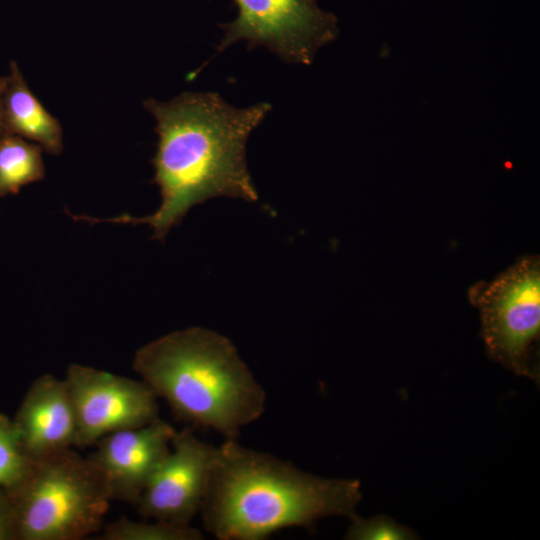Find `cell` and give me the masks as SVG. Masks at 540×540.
I'll return each mask as SVG.
<instances>
[{
    "label": "cell",
    "mask_w": 540,
    "mask_h": 540,
    "mask_svg": "<svg viewBox=\"0 0 540 540\" xmlns=\"http://www.w3.org/2000/svg\"><path fill=\"white\" fill-rule=\"evenodd\" d=\"M144 108L155 118L157 150L152 159L161 204L151 215L96 219L147 224L163 239L195 205L215 197L258 200L247 168L246 143L271 110L267 102L238 108L216 92H184Z\"/></svg>",
    "instance_id": "6da1fadb"
},
{
    "label": "cell",
    "mask_w": 540,
    "mask_h": 540,
    "mask_svg": "<svg viewBox=\"0 0 540 540\" xmlns=\"http://www.w3.org/2000/svg\"><path fill=\"white\" fill-rule=\"evenodd\" d=\"M361 499L359 480L319 477L226 438L216 447L199 513L219 540H263L329 516L352 519Z\"/></svg>",
    "instance_id": "7a4b0ae2"
},
{
    "label": "cell",
    "mask_w": 540,
    "mask_h": 540,
    "mask_svg": "<svg viewBox=\"0 0 540 540\" xmlns=\"http://www.w3.org/2000/svg\"><path fill=\"white\" fill-rule=\"evenodd\" d=\"M133 369L177 420L237 439L259 419L266 393L225 336L203 327L177 330L138 349Z\"/></svg>",
    "instance_id": "3957f363"
},
{
    "label": "cell",
    "mask_w": 540,
    "mask_h": 540,
    "mask_svg": "<svg viewBox=\"0 0 540 540\" xmlns=\"http://www.w3.org/2000/svg\"><path fill=\"white\" fill-rule=\"evenodd\" d=\"M17 540H79L101 529L112 500L95 465L71 448L33 460L7 493Z\"/></svg>",
    "instance_id": "277c9868"
},
{
    "label": "cell",
    "mask_w": 540,
    "mask_h": 540,
    "mask_svg": "<svg viewBox=\"0 0 540 540\" xmlns=\"http://www.w3.org/2000/svg\"><path fill=\"white\" fill-rule=\"evenodd\" d=\"M469 297L479 310L481 335L489 356L517 375L538 380V257H524L493 281L474 285Z\"/></svg>",
    "instance_id": "5b68a950"
},
{
    "label": "cell",
    "mask_w": 540,
    "mask_h": 540,
    "mask_svg": "<svg viewBox=\"0 0 540 540\" xmlns=\"http://www.w3.org/2000/svg\"><path fill=\"white\" fill-rule=\"evenodd\" d=\"M237 17L220 24L224 35L214 56L238 41L259 46L286 63L309 65L317 50L337 33L336 18L317 0H233Z\"/></svg>",
    "instance_id": "8992f818"
},
{
    "label": "cell",
    "mask_w": 540,
    "mask_h": 540,
    "mask_svg": "<svg viewBox=\"0 0 540 540\" xmlns=\"http://www.w3.org/2000/svg\"><path fill=\"white\" fill-rule=\"evenodd\" d=\"M64 381L74 408L78 448L159 417L158 397L142 380L75 363L68 366Z\"/></svg>",
    "instance_id": "52a82bcc"
},
{
    "label": "cell",
    "mask_w": 540,
    "mask_h": 540,
    "mask_svg": "<svg viewBox=\"0 0 540 540\" xmlns=\"http://www.w3.org/2000/svg\"><path fill=\"white\" fill-rule=\"evenodd\" d=\"M171 448L136 506L146 518L190 524L200 510L216 447L199 440L190 427H185L176 432Z\"/></svg>",
    "instance_id": "ba28073f"
},
{
    "label": "cell",
    "mask_w": 540,
    "mask_h": 540,
    "mask_svg": "<svg viewBox=\"0 0 540 540\" xmlns=\"http://www.w3.org/2000/svg\"><path fill=\"white\" fill-rule=\"evenodd\" d=\"M176 430L159 417L109 433L88 457L100 472L111 499L137 505L148 481L170 452Z\"/></svg>",
    "instance_id": "9c48e42d"
},
{
    "label": "cell",
    "mask_w": 540,
    "mask_h": 540,
    "mask_svg": "<svg viewBox=\"0 0 540 540\" xmlns=\"http://www.w3.org/2000/svg\"><path fill=\"white\" fill-rule=\"evenodd\" d=\"M33 460L75 446L76 418L64 379L43 374L27 390L13 419Z\"/></svg>",
    "instance_id": "30bf717a"
},
{
    "label": "cell",
    "mask_w": 540,
    "mask_h": 540,
    "mask_svg": "<svg viewBox=\"0 0 540 540\" xmlns=\"http://www.w3.org/2000/svg\"><path fill=\"white\" fill-rule=\"evenodd\" d=\"M2 121L5 134L20 136L59 155L63 150V131L32 93L16 62L11 61L2 96Z\"/></svg>",
    "instance_id": "8fae6325"
},
{
    "label": "cell",
    "mask_w": 540,
    "mask_h": 540,
    "mask_svg": "<svg viewBox=\"0 0 540 540\" xmlns=\"http://www.w3.org/2000/svg\"><path fill=\"white\" fill-rule=\"evenodd\" d=\"M43 148L12 134L0 138V197L17 194L45 176Z\"/></svg>",
    "instance_id": "7c38bea8"
},
{
    "label": "cell",
    "mask_w": 540,
    "mask_h": 540,
    "mask_svg": "<svg viewBox=\"0 0 540 540\" xmlns=\"http://www.w3.org/2000/svg\"><path fill=\"white\" fill-rule=\"evenodd\" d=\"M101 540H201L203 534L190 524L155 520L136 522L126 516L108 524L98 537Z\"/></svg>",
    "instance_id": "4fadbf2b"
},
{
    "label": "cell",
    "mask_w": 540,
    "mask_h": 540,
    "mask_svg": "<svg viewBox=\"0 0 540 540\" xmlns=\"http://www.w3.org/2000/svg\"><path fill=\"white\" fill-rule=\"evenodd\" d=\"M32 463L13 419L0 413V489L11 492L24 479Z\"/></svg>",
    "instance_id": "5bb4252c"
},
{
    "label": "cell",
    "mask_w": 540,
    "mask_h": 540,
    "mask_svg": "<svg viewBox=\"0 0 540 540\" xmlns=\"http://www.w3.org/2000/svg\"><path fill=\"white\" fill-rule=\"evenodd\" d=\"M418 538L413 530L386 515H377L368 519L355 515L345 534V539L348 540H413Z\"/></svg>",
    "instance_id": "9a60e30c"
},
{
    "label": "cell",
    "mask_w": 540,
    "mask_h": 540,
    "mask_svg": "<svg viewBox=\"0 0 540 540\" xmlns=\"http://www.w3.org/2000/svg\"><path fill=\"white\" fill-rule=\"evenodd\" d=\"M0 540H17L15 515L6 491L0 489Z\"/></svg>",
    "instance_id": "2e32d148"
},
{
    "label": "cell",
    "mask_w": 540,
    "mask_h": 540,
    "mask_svg": "<svg viewBox=\"0 0 540 540\" xmlns=\"http://www.w3.org/2000/svg\"><path fill=\"white\" fill-rule=\"evenodd\" d=\"M7 83V76L0 75V138L5 134L2 121V96Z\"/></svg>",
    "instance_id": "e0dca14e"
}]
</instances>
